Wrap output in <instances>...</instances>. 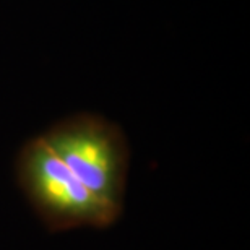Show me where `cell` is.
Returning a JSON list of instances; mask_svg holds the SVG:
<instances>
[{
  "label": "cell",
  "instance_id": "7a4b0ae2",
  "mask_svg": "<svg viewBox=\"0 0 250 250\" xmlns=\"http://www.w3.org/2000/svg\"><path fill=\"white\" fill-rule=\"evenodd\" d=\"M41 137L84 187L122 209L128 149L111 122L82 114L61 121Z\"/></svg>",
  "mask_w": 250,
  "mask_h": 250
},
{
  "label": "cell",
  "instance_id": "6da1fadb",
  "mask_svg": "<svg viewBox=\"0 0 250 250\" xmlns=\"http://www.w3.org/2000/svg\"><path fill=\"white\" fill-rule=\"evenodd\" d=\"M17 177L34 211L54 231L106 228L122 211L84 187L42 137L29 140L21 148Z\"/></svg>",
  "mask_w": 250,
  "mask_h": 250
}]
</instances>
